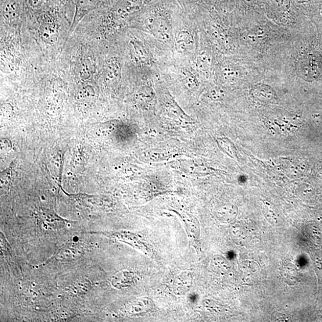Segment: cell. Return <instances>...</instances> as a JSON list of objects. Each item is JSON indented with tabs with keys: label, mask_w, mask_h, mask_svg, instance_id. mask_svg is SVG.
Returning <instances> with one entry per match:
<instances>
[{
	"label": "cell",
	"mask_w": 322,
	"mask_h": 322,
	"mask_svg": "<svg viewBox=\"0 0 322 322\" xmlns=\"http://www.w3.org/2000/svg\"><path fill=\"white\" fill-rule=\"evenodd\" d=\"M181 75H182V78L183 79L185 83L187 84L189 86H191V87H193L197 84V80L195 77V75L193 74L192 72L184 69L181 71Z\"/></svg>",
	"instance_id": "9"
},
{
	"label": "cell",
	"mask_w": 322,
	"mask_h": 322,
	"mask_svg": "<svg viewBox=\"0 0 322 322\" xmlns=\"http://www.w3.org/2000/svg\"><path fill=\"white\" fill-rule=\"evenodd\" d=\"M39 35L43 42L47 44H55L58 38V28L52 19H45L39 27Z\"/></svg>",
	"instance_id": "3"
},
{
	"label": "cell",
	"mask_w": 322,
	"mask_h": 322,
	"mask_svg": "<svg viewBox=\"0 0 322 322\" xmlns=\"http://www.w3.org/2000/svg\"><path fill=\"white\" fill-rule=\"evenodd\" d=\"M190 1L195 2L197 1V0H190Z\"/></svg>",
	"instance_id": "12"
},
{
	"label": "cell",
	"mask_w": 322,
	"mask_h": 322,
	"mask_svg": "<svg viewBox=\"0 0 322 322\" xmlns=\"http://www.w3.org/2000/svg\"><path fill=\"white\" fill-rule=\"evenodd\" d=\"M121 70L119 61L111 59L106 64L103 75L107 82H118L120 80Z\"/></svg>",
	"instance_id": "5"
},
{
	"label": "cell",
	"mask_w": 322,
	"mask_h": 322,
	"mask_svg": "<svg viewBox=\"0 0 322 322\" xmlns=\"http://www.w3.org/2000/svg\"><path fill=\"white\" fill-rule=\"evenodd\" d=\"M93 65L90 60L87 59L81 60L77 65L76 72L81 80H88L92 75Z\"/></svg>",
	"instance_id": "7"
},
{
	"label": "cell",
	"mask_w": 322,
	"mask_h": 322,
	"mask_svg": "<svg viewBox=\"0 0 322 322\" xmlns=\"http://www.w3.org/2000/svg\"><path fill=\"white\" fill-rule=\"evenodd\" d=\"M129 54L131 60L140 65L151 63L152 56L146 45L139 39L132 38L128 43Z\"/></svg>",
	"instance_id": "1"
},
{
	"label": "cell",
	"mask_w": 322,
	"mask_h": 322,
	"mask_svg": "<svg viewBox=\"0 0 322 322\" xmlns=\"http://www.w3.org/2000/svg\"><path fill=\"white\" fill-rule=\"evenodd\" d=\"M193 38L191 32L187 30H182L178 32L175 39V48L178 53H182L187 51L193 45Z\"/></svg>",
	"instance_id": "6"
},
{
	"label": "cell",
	"mask_w": 322,
	"mask_h": 322,
	"mask_svg": "<svg viewBox=\"0 0 322 322\" xmlns=\"http://www.w3.org/2000/svg\"><path fill=\"white\" fill-rule=\"evenodd\" d=\"M97 2L98 0H78L73 22L71 25V32L75 30L86 14L94 9Z\"/></svg>",
	"instance_id": "4"
},
{
	"label": "cell",
	"mask_w": 322,
	"mask_h": 322,
	"mask_svg": "<svg viewBox=\"0 0 322 322\" xmlns=\"http://www.w3.org/2000/svg\"><path fill=\"white\" fill-rule=\"evenodd\" d=\"M198 66L200 70L205 71L208 70L210 65L209 58L205 52H202L199 54L198 60Z\"/></svg>",
	"instance_id": "10"
},
{
	"label": "cell",
	"mask_w": 322,
	"mask_h": 322,
	"mask_svg": "<svg viewBox=\"0 0 322 322\" xmlns=\"http://www.w3.org/2000/svg\"><path fill=\"white\" fill-rule=\"evenodd\" d=\"M3 14L7 20H12L17 17L18 9L16 3L14 0H7L3 6Z\"/></svg>",
	"instance_id": "8"
},
{
	"label": "cell",
	"mask_w": 322,
	"mask_h": 322,
	"mask_svg": "<svg viewBox=\"0 0 322 322\" xmlns=\"http://www.w3.org/2000/svg\"><path fill=\"white\" fill-rule=\"evenodd\" d=\"M146 25L150 32L163 41L167 42L171 40L170 28L166 21L150 17L146 20Z\"/></svg>",
	"instance_id": "2"
},
{
	"label": "cell",
	"mask_w": 322,
	"mask_h": 322,
	"mask_svg": "<svg viewBox=\"0 0 322 322\" xmlns=\"http://www.w3.org/2000/svg\"><path fill=\"white\" fill-rule=\"evenodd\" d=\"M30 5L34 8H37L42 5L44 0H29Z\"/></svg>",
	"instance_id": "11"
}]
</instances>
